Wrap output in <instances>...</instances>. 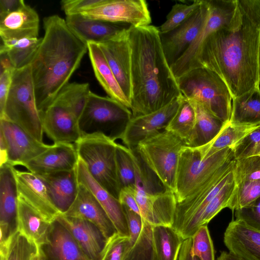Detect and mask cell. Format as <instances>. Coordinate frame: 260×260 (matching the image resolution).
I'll return each mask as SVG.
<instances>
[{"mask_svg":"<svg viewBox=\"0 0 260 260\" xmlns=\"http://www.w3.org/2000/svg\"><path fill=\"white\" fill-rule=\"evenodd\" d=\"M238 3L233 21L206 38L188 70L204 68L215 72L226 83L233 98L259 87L260 0Z\"/></svg>","mask_w":260,"mask_h":260,"instance_id":"6da1fadb","label":"cell"},{"mask_svg":"<svg viewBox=\"0 0 260 260\" xmlns=\"http://www.w3.org/2000/svg\"><path fill=\"white\" fill-rule=\"evenodd\" d=\"M132 117L155 111L182 95L164 54L158 27L130 25Z\"/></svg>","mask_w":260,"mask_h":260,"instance_id":"7a4b0ae2","label":"cell"},{"mask_svg":"<svg viewBox=\"0 0 260 260\" xmlns=\"http://www.w3.org/2000/svg\"><path fill=\"white\" fill-rule=\"evenodd\" d=\"M44 35L30 63L36 104L41 113L69 83L88 51L87 44L57 15L43 19Z\"/></svg>","mask_w":260,"mask_h":260,"instance_id":"3957f363","label":"cell"},{"mask_svg":"<svg viewBox=\"0 0 260 260\" xmlns=\"http://www.w3.org/2000/svg\"><path fill=\"white\" fill-rule=\"evenodd\" d=\"M233 148L223 149L202 159L194 147L184 146L179 154L175 194L177 203L191 196L216 176L228 174L235 167Z\"/></svg>","mask_w":260,"mask_h":260,"instance_id":"277c9868","label":"cell"},{"mask_svg":"<svg viewBox=\"0 0 260 260\" xmlns=\"http://www.w3.org/2000/svg\"><path fill=\"white\" fill-rule=\"evenodd\" d=\"M181 94L202 105L224 123L230 121L233 97L224 81L204 68L192 69L177 78Z\"/></svg>","mask_w":260,"mask_h":260,"instance_id":"5b68a950","label":"cell"},{"mask_svg":"<svg viewBox=\"0 0 260 260\" xmlns=\"http://www.w3.org/2000/svg\"><path fill=\"white\" fill-rule=\"evenodd\" d=\"M0 119L16 123L35 139L43 142L44 131L36 104L30 64L15 69L5 110Z\"/></svg>","mask_w":260,"mask_h":260,"instance_id":"8992f818","label":"cell"},{"mask_svg":"<svg viewBox=\"0 0 260 260\" xmlns=\"http://www.w3.org/2000/svg\"><path fill=\"white\" fill-rule=\"evenodd\" d=\"M115 140L102 134L81 137L75 143L79 156L93 179L118 200L121 186L117 175Z\"/></svg>","mask_w":260,"mask_h":260,"instance_id":"52a82bcc","label":"cell"},{"mask_svg":"<svg viewBox=\"0 0 260 260\" xmlns=\"http://www.w3.org/2000/svg\"><path fill=\"white\" fill-rule=\"evenodd\" d=\"M184 142L164 129L140 142L135 148L164 189L175 192L178 159Z\"/></svg>","mask_w":260,"mask_h":260,"instance_id":"ba28073f","label":"cell"},{"mask_svg":"<svg viewBox=\"0 0 260 260\" xmlns=\"http://www.w3.org/2000/svg\"><path fill=\"white\" fill-rule=\"evenodd\" d=\"M132 117L131 110L120 103L90 91L78 119L81 137L102 134L115 140L122 131L120 126Z\"/></svg>","mask_w":260,"mask_h":260,"instance_id":"9c48e42d","label":"cell"},{"mask_svg":"<svg viewBox=\"0 0 260 260\" xmlns=\"http://www.w3.org/2000/svg\"><path fill=\"white\" fill-rule=\"evenodd\" d=\"M208 14L198 36L182 56L171 67L176 78L188 71L200 46L206 38L231 23L238 8V0H208Z\"/></svg>","mask_w":260,"mask_h":260,"instance_id":"30bf717a","label":"cell"},{"mask_svg":"<svg viewBox=\"0 0 260 260\" xmlns=\"http://www.w3.org/2000/svg\"><path fill=\"white\" fill-rule=\"evenodd\" d=\"M80 14L87 18L134 26L149 25L152 22L144 0H104L101 5Z\"/></svg>","mask_w":260,"mask_h":260,"instance_id":"8fae6325","label":"cell"},{"mask_svg":"<svg viewBox=\"0 0 260 260\" xmlns=\"http://www.w3.org/2000/svg\"><path fill=\"white\" fill-rule=\"evenodd\" d=\"M183 98L182 94L155 111L132 117L126 122L117 139L121 140L127 147L135 149L142 141L162 129H165L178 110Z\"/></svg>","mask_w":260,"mask_h":260,"instance_id":"7c38bea8","label":"cell"},{"mask_svg":"<svg viewBox=\"0 0 260 260\" xmlns=\"http://www.w3.org/2000/svg\"><path fill=\"white\" fill-rule=\"evenodd\" d=\"M0 134L7 146V163L13 167L24 166L51 146L37 140L18 125L5 119H0Z\"/></svg>","mask_w":260,"mask_h":260,"instance_id":"4fadbf2b","label":"cell"},{"mask_svg":"<svg viewBox=\"0 0 260 260\" xmlns=\"http://www.w3.org/2000/svg\"><path fill=\"white\" fill-rule=\"evenodd\" d=\"M209 9L208 0H201L199 9L183 23L165 33L160 39L166 59L171 66L178 60L198 36Z\"/></svg>","mask_w":260,"mask_h":260,"instance_id":"5bb4252c","label":"cell"},{"mask_svg":"<svg viewBox=\"0 0 260 260\" xmlns=\"http://www.w3.org/2000/svg\"><path fill=\"white\" fill-rule=\"evenodd\" d=\"M128 27L113 38L97 44L123 92L131 103V51Z\"/></svg>","mask_w":260,"mask_h":260,"instance_id":"9a60e30c","label":"cell"},{"mask_svg":"<svg viewBox=\"0 0 260 260\" xmlns=\"http://www.w3.org/2000/svg\"><path fill=\"white\" fill-rule=\"evenodd\" d=\"M40 114L43 131L54 144H75L81 138L78 118L58 99Z\"/></svg>","mask_w":260,"mask_h":260,"instance_id":"2e32d148","label":"cell"},{"mask_svg":"<svg viewBox=\"0 0 260 260\" xmlns=\"http://www.w3.org/2000/svg\"><path fill=\"white\" fill-rule=\"evenodd\" d=\"M135 192L144 220L153 226H173L178 203L173 191L164 189L151 192L135 186Z\"/></svg>","mask_w":260,"mask_h":260,"instance_id":"e0dca14e","label":"cell"},{"mask_svg":"<svg viewBox=\"0 0 260 260\" xmlns=\"http://www.w3.org/2000/svg\"><path fill=\"white\" fill-rule=\"evenodd\" d=\"M18 198L38 211L44 217L53 221L60 213L53 204L42 179L28 171L14 168Z\"/></svg>","mask_w":260,"mask_h":260,"instance_id":"ac0fdd59","label":"cell"},{"mask_svg":"<svg viewBox=\"0 0 260 260\" xmlns=\"http://www.w3.org/2000/svg\"><path fill=\"white\" fill-rule=\"evenodd\" d=\"M14 168L8 163L0 168V229L7 238L18 231V193Z\"/></svg>","mask_w":260,"mask_h":260,"instance_id":"d6986e66","label":"cell"},{"mask_svg":"<svg viewBox=\"0 0 260 260\" xmlns=\"http://www.w3.org/2000/svg\"><path fill=\"white\" fill-rule=\"evenodd\" d=\"M122 207L129 233L123 260H154L153 225L140 215Z\"/></svg>","mask_w":260,"mask_h":260,"instance_id":"ffe728a7","label":"cell"},{"mask_svg":"<svg viewBox=\"0 0 260 260\" xmlns=\"http://www.w3.org/2000/svg\"><path fill=\"white\" fill-rule=\"evenodd\" d=\"M76 170L78 183L86 186L94 196L113 223L117 233L121 236L129 237L126 216L119 200L93 179L85 163L79 158Z\"/></svg>","mask_w":260,"mask_h":260,"instance_id":"44dd1931","label":"cell"},{"mask_svg":"<svg viewBox=\"0 0 260 260\" xmlns=\"http://www.w3.org/2000/svg\"><path fill=\"white\" fill-rule=\"evenodd\" d=\"M56 219L71 233L90 260H101L108 239L97 226L88 220L62 214Z\"/></svg>","mask_w":260,"mask_h":260,"instance_id":"7402d4cb","label":"cell"},{"mask_svg":"<svg viewBox=\"0 0 260 260\" xmlns=\"http://www.w3.org/2000/svg\"><path fill=\"white\" fill-rule=\"evenodd\" d=\"M62 215L92 222L101 230L108 240L118 233L113 223L94 196L86 186L79 183L78 194L74 202Z\"/></svg>","mask_w":260,"mask_h":260,"instance_id":"603a6c76","label":"cell"},{"mask_svg":"<svg viewBox=\"0 0 260 260\" xmlns=\"http://www.w3.org/2000/svg\"><path fill=\"white\" fill-rule=\"evenodd\" d=\"M223 242L230 252L242 260H260V231L241 220L229 223Z\"/></svg>","mask_w":260,"mask_h":260,"instance_id":"cb8c5ba5","label":"cell"},{"mask_svg":"<svg viewBox=\"0 0 260 260\" xmlns=\"http://www.w3.org/2000/svg\"><path fill=\"white\" fill-rule=\"evenodd\" d=\"M78 160L75 145L54 143L47 150L25 164L23 167L29 172L41 175L75 170Z\"/></svg>","mask_w":260,"mask_h":260,"instance_id":"d4e9b609","label":"cell"},{"mask_svg":"<svg viewBox=\"0 0 260 260\" xmlns=\"http://www.w3.org/2000/svg\"><path fill=\"white\" fill-rule=\"evenodd\" d=\"M39 247L45 260H90L56 219L52 223L47 242Z\"/></svg>","mask_w":260,"mask_h":260,"instance_id":"484cf974","label":"cell"},{"mask_svg":"<svg viewBox=\"0 0 260 260\" xmlns=\"http://www.w3.org/2000/svg\"><path fill=\"white\" fill-rule=\"evenodd\" d=\"M37 175L45 183L55 207L61 214H64L78 194L79 183L76 169Z\"/></svg>","mask_w":260,"mask_h":260,"instance_id":"4316f807","label":"cell"},{"mask_svg":"<svg viewBox=\"0 0 260 260\" xmlns=\"http://www.w3.org/2000/svg\"><path fill=\"white\" fill-rule=\"evenodd\" d=\"M40 19L38 13L25 3L0 19L2 41L38 38Z\"/></svg>","mask_w":260,"mask_h":260,"instance_id":"83f0119b","label":"cell"},{"mask_svg":"<svg viewBox=\"0 0 260 260\" xmlns=\"http://www.w3.org/2000/svg\"><path fill=\"white\" fill-rule=\"evenodd\" d=\"M66 22L71 30L86 44H99L107 41L129 26L87 18L80 14L66 16Z\"/></svg>","mask_w":260,"mask_h":260,"instance_id":"f1b7e54d","label":"cell"},{"mask_svg":"<svg viewBox=\"0 0 260 260\" xmlns=\"http://www.w3.org/2000/svg\"><path fill=\"white\" fill-rule=\"evenodd\" d=\"M87 44L89 57L98 81L109 97L130 109L131 103L121 88L99 46L93 42Z\"/></svg>","mask_w":260,"mask_h":260,"instance_id":"f546056e","label":"cell"},{"mask_svg":"<svg viewBox=\"0 0 260 260\" xmlns=\"http://www.w3.org/2000/svg\"><path fill=\"white\" fill-rule=\"evenodd\" d=\"M52 222L18 198V231L39 247L47 242Z\"/></svg>","mask_w":260,"mask_h":260,"instance_id":"4dcf8cb0","label":"cell"},{"mask_svg":"<svg viewBox=\"0 0 260 260\" xmlns=\"http://www.w3.org/2000/svg\"><path fill=\"white\" fill-rule=\"evenodd\" d=\"M260 126V124H247L229 121L210 142L194 147L199 152L202 159L207 158L227 147L233 148L247 135Z\"/></svg>","mask_w":260,"mask_h":260,"instance_id":"1f68e13d","label":"cell"},{"mask_svg":"<svg viewBox=\"0 0 260 260\" xmlns=\"http://www.w3.org/2000/svg\"><path fill=\"white\" fill-rule=\"evenodd\" d=\"M187 100L194 109L196 118L193 133L186 146H202L212 141L226 123L215 117L199 103Z\"/></svg>","mask_w":260,"mask_h":260,"instance_id":"d6a6232c","label":"cell"},{"mask_svg":"<svg viewBox=\"0 0 260 260\" xmlns=\"http://www.w3.org/2000/svg\"><path fill=\"white\" fill-rule=\"evenodd\" d=\"M230 121L247 124H260L259 87L233 98Z\"/></svg>","mask_w":260,"mask_h":260,"instance_id":"836d02e7","label":"cell"},{"mask_svg":"<svg viewBox=\"0 0 260 260\" xmlns=\"http://www.w3.org/2000/svg\"><path fill=\"white\" fill-rule=\"evenodd\" d=\"M154 260H178L183 239L172 226H153Z\"/></svg>","mask_w":260,"mask_h":260,"instance_id":"e575fe53","label":"cell"},{"mask_svg":"<svg viewBox=\"0 0 260 260\" xmlns=\"http://www.w3.org/2000/svg\"><path fill=\"white\" fill-rule=\"evenodd\" d=\"M42 41V38H24L2 41L0 54L8 57L15 69L30 64Z\"/></svg>","mask_w":260,"mask_h":260,"instance_id":"d590c367","label":"cell"},{"mask_svg":"<svg viewBox=\"0 0 260 260\" xmlns=\"http://www.w3.org/2000/svg\"><path fill=\"white\" fill-rule=\"evenodd\" d=\"M196 115L193 107L184 96L175 114L168 123L165 130L182 140L186 146L193 133Z\"/></svg>","mask_w":260,"mask_h":260,"instance_id":"8d00e7d4","label":"cell"},{"mask_svg":"<svg viewBox=\"0 0 260 260\" xmlns=\"http://www.w3.org/2000/svg\"><path fill=\"white\" fill-rule=\"evenodd\" d=\"M39 250L35 242L17 231L0 246L1 260H32Z\"/></svg>","mask_w":260,"mask_h":260,"instance_id":"74e56055","label":"cell"},{"mask_svg":"<svg viewBox=\"0 0 260 260\" xmlns=\"http://www.w3.org/2000/svg\"><path fill=\"white\" fill-rule=\"evenodd\" d=\"M90 91L88 83L69 82L56 98L67 106L79 119Z\"/></svg>","mask_w":260,"mask_h":260,"instance_id":"f35d334b","label":"cell"},{"mask_svg":"<svg viewBox=\"0 0 260 260\" xmlns=\"http://www.w3.org/2000/svg\"><path fill=\"white\" fill-rule=\"evenodd\" d=\"M236 188L237 184L234 172V174L230 180L205 208L200 220V227L202 225H207L224 208H229Z\"/></svg>","mask_w":260,"mask_h":260,"instance_id":"ab89813d","label":"cell"},{"mask_svg":"<svg viewBox=\"0 0 260 260\" xmlns=\"http://www.w3.org/2000/svg\"><path fill=\"white\" fill-rule=\"evenodd\" d=\"M133 149L117 144L116 161L117 175L122 188L135 186L136 175L133 158Z\"/></svg>","mask_w":260,"mask_h":260,"instance_id":"60d3db41","label":"cell"},{"mask_svg":"<svg viewBox=\"0 0 260 260\" xmlns=\"http://www.w3.org/2000/svg\"><path fill=\"white\" fill-rule=\"evenodd\" d=\"M201 0L191 4L177 3L173 5L166 17V20L158 27L160 33L169 32L188 20L199 9Z\"/></svg>","mask_w":260,"mask_h":260,"instance_id":"b9f144b4","label":"cell"},{"mask_svg":"<svg viewBox=\"0 0 260 260\" xmlns=\"http://www.w3.org/2000/svg\"><path fill=\"white\" fill-rule=\"evenodd\" d=\"M259 197L260 179L240 182L237 184L229 209L232 211L241 209L249 205Z\"/></svg>","mask_w":260,"mask_h":260,"instance_id":"7bdbcfd3","label":"cell"},{"mask_svg":"<svg viewBox=\"0 0 260 260\" xmlns=\"http://www.w3.org/2000/svg\"><path fill=\"white\" fill-rule=\"evenodd\" d=\"M191 238L193 255L200 260H215L214 246L207 225L201 226Z\"/></svg>","mask_w":260,"mask_h":260,"instance_id":"ee69618b","label":"cell"},{"mask_svg":"<svg viewBox=\"0 0 260 260\" xmlns=\"http://www.w3.org/2000/svg\"><path fill=\"white\" fill-rule=\"evenodd\" d=\"M237 184L260 179V155L236 160L234 170Z\"/></svg>","mask_w":260,"mask_h":260,"instance_id":"f6af8a7d","label":"cell"},{"mask_svg":"<svg viewBox=\"0 0 260 260\" xmlns=\"http://www.w3.org/2000/svg\"><path fill=\"white\" fill-rule=\"evenodd\" d=\"M1 55L0 116L3 115L8 94L12 83L15 68L5 54Z\"/></svg>","mask_w":260,"mask_h":260,"instance_id":"bcb514c9","label":"cell"},{"mask_svg":"<svg viewBox=\"0 0 260 260\" xmlns=\"http://www.w3.org/2000/svg\"><path fill=\"white\" fill-rule=\"evenodd\" d=\"M233 149L236 160L258 155L260 152V126L247 135Z\"/></svg>","mask_w":260,"mask_h":260,"instance_id":"7dc6e473","label":"cell"},{"mask_svg":"<svg viewBox=\"0 0 260 260\" xmlns=\"http://www.w3.org/2000/svg\"><path fill=\"white\" fill-rule=\"evenodd\" d=\"M128 237L115 234L108 240L101 260H123Z\"/></svg>","mask_w":260,"mask_h":260,"instance_id":"c3c4849f","label":"cell"},{"mask_svg":"<svg viewBox=\"0 0 260 260\" xmlns=\"http://www.w3.org/2000/svg\"><path fill=\"white\" fill-rule=\"evenodd\" d=\"M235 211V219L241 220L260 231V197L249 205Z\"/></svg>","mask_w":260,"mask_h":260,"instance_id":"681fc988","label":"cell"},{"mask_svg":"<svg viewBox=\"0 0 260 260\" xmlns=\"http://www.w3.org/2000/svg\"><path fill=\"white\" fill-rule=\"evenodd\" d=\"M104 0H63L60 2L62 10L66 16L80 14L101 5Z\"/></svg>","mask_w":260,"mask_h":260,"instance_id":"f907efd6","label":"cell"},{"mask_svg":"<svg viewBox=\"0 0 260 260\" xmlns=\"http://www.w3.org/2000/svg\"><path fill=\"white\" fill-rule=\"evenodd\" d=\"M118 200L122 205L127 207L133 211L140 215L139 208L135 197V186L122 188L120 192Z\"/></svg>","mask_w":260,"mask_h":260,"instance_id":"816d5d0a","label":"cell"},{"mask_svg":"<svg viewBox=\"0 0 260 260\" xmlns=\"http://www.w3.org/2000/svg\"><path fill=\"white\" fill-rule=\"evenodd\" d=\"M24 4L23 0H0V19L17 10Z\"/></svg>","mask_w":260,"mask_h":260,"instance_id":"f5cc1de1","label":"cell"},{"mask_svg":"<svg viewBox=\"0 0 260 260\" xmlns=\"http://www.w3.org/2000/svg\"><path fill=\"white\" fill-rule=\"evenodd\" d=\"M192 238L186 239L183 241L178 260H200L192 254L191 252Z\"/></svg>","mask_w":260,"mask_h":260,"instance_id":"db71d44e","label":"cell"},{"mask_svg":"<svg viewBox=\"0 0 260 260\" xmlns=\"http://www.w3.org/2000/svg\"><path fill=\"white\" fill-rule=\"evenodd\" d=\"M216 260H242L231 252L223 251Z\"/></svg>","mask_w":260,"mask_h":260,"instance_id":"11a10c76","label":"cell"},{"mask_svg":"<svg viewBox=\"0 0 260 260\" xmlns=\"http://www.w3.org/2000/svg\"><path fill=\"white\" fill-rule=\"evenodd\" d=\"M32 260H45V258L40 249L38 252L34 256Z\"/></svg>","mask_w":260,"mask_h":260,"instance_id":"9f6ffc18","label":"cell"},{"mask_svg":"<svg viewBox=\"0 0 260 260\" xmlns=\"http://www.w3.org/2000/svg\"><path fill=\"white\" fill-rule=\"evenodd\" d=\"M258 70H259V86L260 88V25L258 41Z\"/></svg>","mask_w":260,"mask_h":260,"instance_id":"6f0895ef","label":"cell"},{"mask_svg":"<svg viewBox=\"0 0 260 260\" xmlns=\"http://www.w3.org/2000/svg\"><path fill=\"white\" fill-rule=\"evenodd\" d=\"M258 155H260V152H259V154H258Z\"/></svg>","mask_w":260,"mask_h":260,"instance_id":"680465c9","label":"cell"}]
</instances>
